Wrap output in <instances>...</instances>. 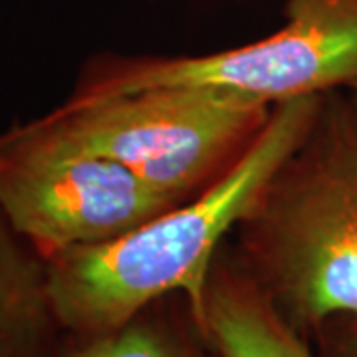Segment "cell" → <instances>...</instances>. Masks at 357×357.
I'll return each instance as SVG.
<instances>
[{"instance_id": "8", "label": "cell", "mask_w": 357, "mask_h": 357, "mask_svg": "<svg viewBox=\"0 0 357 357\" xmlns=\"http://www.w3.org/2000/svg\"><path fill=\"white\" fill-rule=\"evenodd\" d=\"M204 337L197 321L183 328L149 306L114 332L88 337L64 333L58 357H206L199 344Z\"/></svg>"}, {"instance_id": "5", "label": "cell", "mask_w": 357, "mask_h": 357, "mask_svg": "<svg viewBox=\"0 0 357 357\" xmlns=\"http://www.w3.org/2000/svg\"><path fill=\"white\" fill-rule=\"evenodd\" d=\"M177 204L40 117L0 133V215L44 260L117 238Z\"/></svg>"}, {"instance_id": "10", "label": "cell", "mask_w": 357, "mask_h": 357, "mask_svg": "<svg viewBox=\"0 0 357 357\" xmlns=\"http://www.w3.org/2000/svg\"><path fill=\"white\" fill-rule=\"evenodd\" d=\"M347 91H349V96L354 98V102L357 103V84H354L351 88H347Z\"/></svg>"}, {"instance_id": "4", "label": "cell", "mask_w": 357, "mask_h": 357, "mask_svg": "<svg viewBox=\"0 0 357 357\" xmlns=\"http://www.w3.org/2000/svg\"><path fill=\"white\" fill-rule=\"evenodd\" d=\"M286 22L266 38L203 56H93L72 98L197 86L268 103L357 84V0H286Z\"/></svg>"}, {"instance_id": "9", "label": "cell", "mask_w": 357, "mask_h": 357, "mask_svg": "<svg viewBox=\"0 0 357 357\" xmlns=\"http://www.w3.org/2000/svg\"><path fill=\"white\" fill-rule=\"evenodd\" d=\"M328 357H357V316L330 319L318 333Z\"/></svg>"}, {"instance_id": "3", "label": "cell", "mask_w": 357, "mask_h": 357, "mask_svg": "<svg viewBox=\"0 0 357 357\" xmlns=\"http://www.w3.org/2000/svg\"><path fill=\"white\" fill-rule=\"evenodd\" d=\"M272 107L225 89L171 86L98 100L68 96L40 119L185 203L248 153Z\"/></svg>"}, {"instance_id": "1", "label": "cell", "mask_w": 357, "mask_h": 357, "mask_svg": "<svg viewBox=\"0 0 357 357\" xmlns=\"http://www.w3.org/2000/svg\"><path fill=\"white\" fill-rule=\"evenodd\" d=\"M321 98L274 103L248 153L208 191L117 238L46 258L48 294L64 333L88 337L114 332L173 294L187 300L203 330L215 258L268 178L306 135Z\"/></svg>"}, {"instance_id": "6", "label": "cell", "mask_w": 357, "mask_h": 357, "mask_svg": "<svg viewBox=\"0 0 357 357\" xmlns=\"http://www.w3.org/2000/svg\"><path fill=\"white\" fill-rule=\"evenodd\" d=\"M203 333L217 357H316L230 246L220 248L208 276Z\"/></svg>"}, {"instance_id": "2", "label": "cell", "mask_w": 357, "mask_h": 357, "mask_svg": "<svg viewBox=\"0 0 357 357\" xmlns=\"http://www.w3.org/2000/svg\"><path fill=\"white\" fill-rule=\"evenodd\" d=\"M232 234L236 262L300 333L357 316V103L347 89L324 93Z\"/></svg>"}, {"instance_id": "7", "label": "cell", "mask_w": 357, "mask_h": 357, "mask_svg": "<svg viewBox=\"0 0 357 357\" xmlns=\"http://www.w3.org/2000/svg\"><path fill=\"white\" fill-rule=\"evenodd\" d=\"M46 260L0 215V357H58Z\"/></svg>"}]
</instances>
